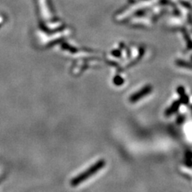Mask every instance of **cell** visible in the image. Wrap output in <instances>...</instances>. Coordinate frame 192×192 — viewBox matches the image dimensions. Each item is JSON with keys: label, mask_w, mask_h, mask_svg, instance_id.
Returning a JSON list of instances; mask_svg holds the SVG:
<instances>
[{"label": "cell", "mask_w": 192, "mask_h": 192, "mask_svg": "<svg viewBox=\"0 0 192 192\" xmlns=\"http://www.w3.org/2000/svg\"><path fill=\"white\" fill-rule=\"evenodd\" d=\"M105 161L103 159H101L98 162L95 163L94 164H93L90 167H89L87 170L84 171V172L81 173L80 174H78V176L75 177L73 178L71 182V184L73 186H76L77 185L80 184L82 182H85V181L89 178L90 177L93 176L94 174H95L96 173L98 172V171H100L101 169L103 168L104 166H105Z\"/></svg>", "instance_id": "obj_1"}, {"label": "cell", "mask_w": 192, "mask_h": 192, "mask_svg": "<svg viewBox=\"0 0 192 192\" xmlns=\"http://www.w3.org/2000/svg\"><path fill=\"white\" fill-rule=\"evenodd\" d=\"M151 86H145V87L142 89L141 90H139V91L136 92L135 94H132L131 97L130 98V101H131V102H136V101L139 100L140 98H143V97H144L146 94H148V93L151 91Z\"/></svg>", "instance_id": "obj_2"}, {"label": "cell", "mask_w": 192, "mask_h": 192, "mask_svg": "<svg viewBox=\"0 0 192 192\" xmlns=\"http://www.w3.org/2000/svg\"><path fill=\"white\" fill-rule=\"evenodd\" d=\"M115 84L116 85H121L123 84V83H122V82H123V79H121L119 77H116L115 79Z\"/></svg>", "instance_id": "obj_3"}]
</instances>
